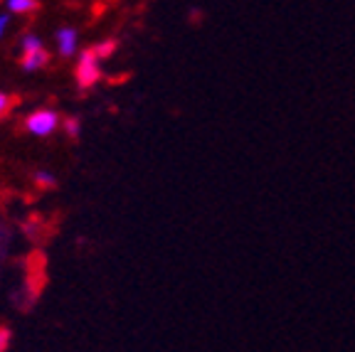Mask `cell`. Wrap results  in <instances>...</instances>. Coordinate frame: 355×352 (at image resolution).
Wrapping results in <instances>:
<instances>
[{
	"mask_svg": "<svg viewBox=\"0 0 355 352\" xmlns=\"http://www.w3.org/2000/svg\"><path fill=\"white\" fill-rule=\"evenodd\" d=\"M47 62H50V55H47V50H44L42 42L35 35L22 37V69L35 72V69L47 64Z\"/></svg>",
	"mask_w": 355,
	"mask_h": 352,
	"instance_id": "cell-1",
	"label": "cell"
},
{
	"mask_svg": "<svg viewBox=\"0 0 355 352\" xmlns=\"http://www.w3.org/2000/svg\"><path fill=\"white\" fill-rule=\"evenodd\" d=\"M60 126V116L50 109H40V111H33V114L25 118V128H28L33 136H50V133L57 131Z\"/></svg>",
	"mask_w": 355,
	"mask_h": 352,
	"instance_id": "cell-2",
	"label": "cell"
},
{
	"mask_svg": "<svg viewBox=\"0 0 355 352\" xmlns=\"http://www.w3.org/2000/svg\"><path fill=\"white\" fill-rule=\"evenodd\" d=\"M101 77V69H99V57H96L94 50H84L82 57L77 62V82L82 89L94 87Z\"/></svg>",
	"mask_w": 355,
	"mask_h": 352,
	"instance_id": "cell-3",
	"label": "cell"
},
{
	"mask_svg": "<svg viewBox=\"0 0 355 352\" xmlns=\"http://www.w3.org/2000/svg\"><path fill=\"white\" fill-rule=\"evenodd\" d=\"M57 50H60L62 57H72L77 52V30L62 28L57 33Z\"/></svg>",
	"mask_w": 355,
	"mask_h": 352,
	"instance_id": "cell-4",
	"label": "cell"
},
{
	"mask_svg": "<svg viewBox=\"0 0 355 352\" xmlns=\"http://www.w3.org/2000/svg\"><path fill=\"white\" fill-rule=\"evenodd\" d=\"M8 10L17 12V15H25V12L37 10V0H8Z\"/></svg>",
	"mask_w": 355,
	"mask_h": 352,
	"instance_id": "cell-5",
	"label": "cell"
},
{
	"mask_svg": "<svg viewBox=\"0 0 355 352\" xmlns=\"http://www.w3.org/2000/svg\"><path fill=\"white\" fill-rule=\"evenodd\" d=\"M35 182H37L40 187H55V175L52 173H47V170H40V173H35Z\"/></svg>",
	"mask_w": 355,
	"mask_h": 352,
	"instance_id": "cell-6",
	"label": "cell"
},
{
	"mask_svg": "<svg viewBox=\"0 0 355 352\" xmlns=\"http://www.w3.org/2000/svg\"><path fill=\"white\" fill-rule=\"evenodd\" d=\"M114 50H116V42H114V39H109V42L94 47V52H96V57H99V60H106L109 55H114Z\"/></svg>",
	"mask_w": 355,
	"mask_h": 352,
	"instance_id": "cell-7",
	"label": "cell"
},
{
	"mask_svg": "<svg viewBox=\"0 0 355 352\" xmlns=\"http://www.w3.org/2000/svg\"><path fill=\"white\" fill-rule=\"evenodd\" d=\"M64 128H67V133H69L72 138H77V136H79V121H77V118H67V121H64Z\"/></svg>",
	"mask_w": 355,
	"mask_h": 352,
	"instance_id": "cell-8",
	"label": "cell"
},
{
	"mask_svg": "<svg viewBox=\"0 0 355 352\" xmlns=\"http://www.w3.org/2000/svg\"><path fill=\"white\" fill-rule=\"evenodd\" d=\"M10 106H12V99L8 96V94L0 91V116H6L8 111H10Z\"/></svg>",
	"mask_w": 355,
	"mask_h": 352,
	"instance_id": "cell-9",
	"label": "cell"
},
{
	"mask_svg": "<svg viewBox=\"0 0 355 352\" xmlns=\"http://www.w3.org/2000/svg\"><path fill=\"white\" fill-rule=\"evenodd\" d=\"M8 345H10V333L0 328V352L8 350Z\"/></svg>",
	"mask_w": 355,
	"mask_h": 352,
	"instance_id": "cell-10",
	"label": "cell"
},
{
	"mask_svg": "<svg viewBox=\"0 0 355 352\" xmlns=\"http://www.w3.org/2000/svg\"><path fill=\"white\" fill-rule=\"evenodd\" d=\"M6 25H8V15H0V37L6 33Z\"/></svg>",
	"mask_w": 355,
	"mask_h": 352,
	"instance_id": "cell-11",
	"label": "cell"
}]
</instances>
